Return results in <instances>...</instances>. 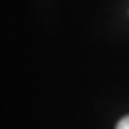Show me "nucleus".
Segmentation results:
<instances>
[{"mask_svg": "<svg viewBox=\"0 0 129 129\" xmlns=\"http://www.w3.org/2000/svg\"><path fill=\"white\" fill-rule=\"evenodd\" d=\"M116 129H129V116H126V117H122V119L117 122V126H116Z\"/></svg>", "mask_w": 129, "mask_h": 129, "instance_id": "1", "label": "nucleus"}]
</instances>
